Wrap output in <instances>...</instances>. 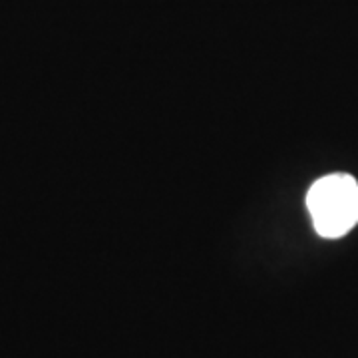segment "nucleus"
<instances>
[{
	"mask_svg": "<svg viewBox=\"0 0 358 358\" xmlns=\"http://www.w3.org/2000/svg\"><path fill=\"white\" fill-rule=\"evenodd\" d=\"M307 209L320 237H345L358 223V181L350 173L317 179L307 193Z\"/></svg>",
	"mask_w": 358,
	"mask_h": 358,
	"instance_id": "obj_1",
	"label": "nucleus"
}]
</instances>
